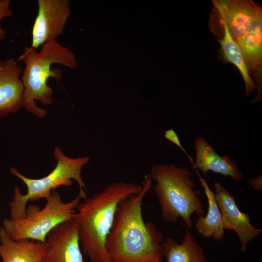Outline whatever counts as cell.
<instances>
[{"mask_svg": "<svg viewBox=\"0 0 262 262\" xmlns=\"http://www.w3.org/2000/svg\"><path fill=\"white\" fill-rule=\"evenodd\" d=\"M162 246L166 262H208L203 248L188 229L180 244L172 238H168Z\"/></svg>", "mask_w": 262, "mask_h": 262, "instance_id": "obj_14", "label": "cell"}, {"mask_svg": "<svg viewBox=\"0 0 262 262\" xmlns=\"http://www.w3.org/2000/svg\"><path fill=\"white\" fill-rule=\"evenodd\" d=\"M222 25L223 36L219 42L223 57L226 61L234 64L239 70L245 84L246 95L248 96L254 90H258V86L249 74V70L238 45L230 35L225 24L222 23Z\"/></svg>", "mask_w": 262, "mask_h": 262, "instance_id": "obj_17", "label": "cell"}, {"mask_svg": "<svg viewBox=\"0 0 262 262\" xmlns=\"http://www.w3.org/2000/svg\"><path fill=\"white\" fill-rule=\"evenodd\" d=\"M164 137L167 140H169L176 146L179 147L186 154L188 157L189 160H190L191 163L193 165V168L194 166V163L193 162V158L191 157L184 148L181 146L180 142V141L179 138L175 132L173 128L165 131Z\"/></svg>", "mask_w": 262, "mask_h": 262, "instance_id": "obj_19", "label": "cell"}, {"mask_svg": "<svg viewBox=\"0 0 262 262\" xmlns=\"http://www.w3.org/2000/svg\"><path fill=\"white\" fill-rule=\"evenodd\" d=\"M141 186L138 194L118 206L105 243L111 262H163V233L143 217V200L152 187L149 174L145 175Z\"/></svg>", "mask_w": 262, "mask_h": 262, "instance_id": "obj_1", "label": "cell"}, {"mask_svg": "<svg viewBox=\"0 0 262 262\" xmlns=\"http://www.w3.org/2000/svg\"><path fill=\"white\" fill-rule=\"evenodd\" d=\"M236 42L248 70H260L262 58V10L255 16L250 29Z\"/></svg>", "mask_w": 262, "mask_h": 262, "instance_id": "obj_16", "label": "cell"}, {"mask_svg": "<svg viewBox=\"0 0 262 262\" xmlns=\"http://www.w3.org/2000/svg\"><path fill=\"white\" fill-rule=\"evenodd\" d=\"M196 159L194 168L198 175L197 169L207 176L209 171L230 176L235 182H239L244 177L237 163L228 155L221 156L217 153L211 144L202 137H196L194 143Z\"/></svg>", "mask_w": 262, "mask_h": 262, "instance_id": "obj_12", "label": "cell"}, {"mask_svg": "<svg viewBox=\"0 0 262 262\" xmlns=\"http://www.w3.org/2000/svg\"><path fill=\"white\" fill-rule=\"evenodd\" d=\"M215 198L222 214L224 229L233 230L237 234L242 252L247 243L259 235L262 230L250 223L249 216L238 208L233 196L219 182L214 184Z\"/></svg>", "mask_w": 262, "mask_h": 262, "instance_id": "obj_9", "label": "cell"}, {"mask_svg": "<svg viewBox=\"0 0 262 262\" xmlns=\"http://www.w3.org/2000/svg\"><path fill=\"white\" fill-rule=\"evenodd\" d=\"M0 43L1 42L0 41ZM3 64H4V61H1L0 60V70L2 67Z\"/></svg>", "mask_w": 262, "mask_h": 262, "instance_id": "obj_21", "label": "cell"}, {"mask_svg": "<svg viewBox=\"0 0 262 262\" xmlns=\"http://www.w3.org/2000/svg\"><path fill=\"white\" fill-rule=\"evenodd\" d=\"M261 262H262V260L261 261Z\"/></svg>", "mask_w": 262, "mask_h": 262, "instance_id": "obj_22", "label": "cell"}, {"mask_svg": "<svg viewBox=\"0 0 262 262\" xmlns=\"http://www.w3.org/2000/svg\"><path fill=\"white\" fill-rule=\"evenodd\" d=\"M46 200V203L41 209L35 204L29 206L26 215L21 219L5 218L2 221V226L13 240L29 239L46 243L47 235L55 227L72 220L81 202L77 196L72 200L64 202L55 191Z\"/></svg>", "mask_w": 262, "mask_h": 262, "instance_id": "obj_6", "label": "cell"}, {"mask_svg": "<svg viewBox=\"0 0 262 262\" xmlns=\"http://www.w3.org/2000/svg\"><path fill=\"white\" fill-rule=\"evenodd\" d=\"M141 189L136 184L115 182L79 203L72 220L78 226L80 246L90 262H111L105 243L118 206Z\"/></svg>", "mask_w": 262, "mask_h": 262, "instance_id": "obj_2", "label": "cell"}, {"mask_svg": "<svg viewBox=\"0 0 262 262\" xmlns=\"http://www.w3.org/2000/svg\"><path fill=\"white\" fill-rule=\"evenodd\" d=\"M213 3L222 23L235 41L250 29L255 16L262 10L261 6L249 0H216Z\"/></svg>", "mask_w": 262, "mask_h": 262, "instance_id": "obj_10", "label": "cell"}, {"mask_svg": "<svg viewBox=\"0 0 262 262\" xmlns=\"http://www.w3.org/2000/svg\"><path fill=\"white\" fill-rule=\"evenodd\" d=\"M37 5L30 46L36 49L48 42L56 41L63 33L70 13L67 0H38Z\"/></svg>", "mask_w": 262, "mask_h": 262, "instance_id": "obj_7", "label": "cell"}, {"mask_svg": "<svg viewBox=\"0 0 262 262\" xmlns=\"http://www.w3.org/2000/svg\"><path fill=\"white\" fill-rule=\"evenodd\" d=\"M149 174L156 182L154 192L164 221L175 223L181 218L186 226L192 229V215L196 213L198 217L204 216L200 191L195 190V183L188 168L166 164H156L151 167Z\"/></svg>", "mask_w": 262, "mask_h": 262, "instance_id": "obj_4", "label": "cell"}, {"mask_svg": "<svg viewBox=\"0 0 262 262\" xmlns=\"http://www.w3.org/2000/svg\"><path fill=\"white\" fill-rule=\"evenodd\" d=\"M248 183L254 190L262 191V175L249 180Z\"/></svg>", "mask_w": 262, "mask_h": 262, "instance_id": "obj_20", "label": "cell"}, {"mask_svg": "<svg viewBox=\"0 0 262 262\" xmlns=\"http://www.w3.org/2000/svg\"><path fill=\"white\" fill-rule=\"evenodd\" d=\"M46 244L42 262H84L78 226L72 220L55 227L47 235Z\"/></svg>", "mask_w": 262, "mask_h": 262, "instance_id": "obj_8", "label": "cell"}, {"mask_svg": "<svg viewBox=\"0 0 262 262\" xmlns=\"http://www.w3.org/2000/svg\"><path fill=\"white\" fill-rule=\"evenodd\" d=\"M46 243L29 239L13 240L0 227V256L2 262H42Z\"/></svg>", "mask_w": 262, "mask_h": 262, "instance_id": "obj_13", "label": "cell"}, {"mask_svg": "<svg viewBox=\"0 0 262 262\" xmlns=\"http://www.w3.org/2000/svg\"><path fill=\"white\" fill-rule=\"evenodd\" d=\"M53 156L57 161L55 168L49 174L40 178H28L21 174L15 167L11 168V174L21 180L27 188L26 194H22L20 188L17 185L15 186L12 200L9 203L11 219L15 220L23 218L26 215V207L28 202L42 198L46 199L57 187L71 186L73 184L71 179L74 180L78 184V196L81 199L87 197L81 171L82 167L89 162V158L87 156L75 158L67 157L59 147L55 148Z\"/></svg>", "mask_w": 262, "mask_h": 262, "instance_id": "obj_5", "label": "cell"}, {"mask_svg": "<svg viewBox=\"0 0 262 262\" xmlns=\"http://www.w3.org/2000/svg\"><path fill=\"white\" fill-rule=\"evenodd\" d=\"M199 177V181L207 197L208 211L206 216L198 217L195 225L196 229L204 238L213 237L216 241H221L224 234L221 212L214 194L209 188L205 179L200 175Z\"/></svg>", "mask_w": 262, "mask_h": 262, "instance_id": "obj_15", "label": "cell"}, {"mask_svg": "<svg viewBox=\"0 0 262 262\" xmlns=\"http://www.w3.org/2000/svg\"><path fill=\"white\" fill-rule=\"evenodd\" d=\"M11 1L10 0H0V41L6 37V31L1 25V20L6 17H10L13 15V12L10 8Z\"/></svg>", "mask_w": 262, "mask_h": 262, "instance_id": "obj_18", "label": "cell"}, {"mask_svg": "<svg viewBox=\"0 0 262 262\" xmlns=\"http://www.w3.org/2000/svg\"><path fill=\"white\" fill-rule=\"evenodd\" d=\"M19 60L25 64L21 77L24 87V107L39 118H43L47 111L38 107L35 100L44 105L52 104L53 90L47 84V80L50 77L59 80L61 77L60 71L51 69V66L59 64L75 68L77 65L75 56L67 47L51 41L44 44L39 51L31 46L25 47Z\"/></svg>", "mask_w": 262, "mask_h": 262, "instance_id": "obj_3", "label": "cell"}, {"mask_svg": "<svg viewBox=\"0 0 262 262\" xmlns=\"http://www.w3.org/2000/svg\"><path fill=\"white\" fill-rule=\"evenodd\" d=\"M22 69L13 58L4 61L0 70V118L24 107Z\"/></svg>", "mask_w": 262, "mask_h": 262, "instance_id": "obj_11", "label": "cell"}]
</instances>
